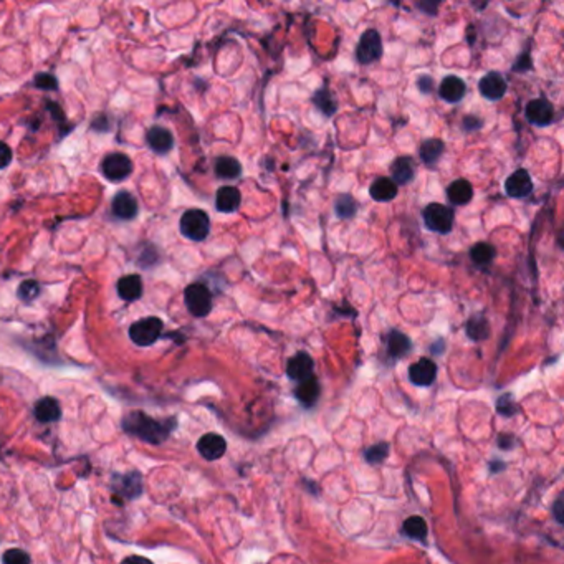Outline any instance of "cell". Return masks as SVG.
<instances>
[{
  "label": "cell",
  "instance_id": "cell-1",
  "mask_svg": "<svg viewBox=\"0 0 564 564\" xmlns=\"http://www.w3.org/2000/svg\"><path fill=\"white\" fill-rule=\"evenodd\" d=\"M174 425H176V421L174 419L156 421L139 411L128 414V417H124L123 421V429L128 434L138 437V439L153 445L162 444L169 437V434H171Z\"/></svg>",
  "mask_w": 564,
  "mask_h": 564
},
{
  "label": "cell",
  "instance_id": "cell-2",
  "mask_svg": "<svg viewBox=\"0 0 564 564\" xmlns=\"http://www.w3.org/2000/svg\"><path fill=\"white\" fill-rule=\"evenodd\" d=\"M181 233L192 242H202L209 237L210 233V219L204 210L200 209H189L182 214L181 222Z\"/></svg>",
  "mask_w": 564,
  "mask_h": 564
},
{
  "label": "cell",
  "instance_id": "cell-3",
  "mask_svg": "<svg viewBox=\"0 0 564 564\" xmlns=\"http://www.w3.org/2000/svg\"><path fill=\"white\" fill-rule=\"evenodd\" d=\"M422 219H424L425 227L432 230V232L445 235L452 230L455 215L450 207L432 202L422 212Z\"/></svg>",
  "mask_w": 564,
  "mask_h": 564
},
{
  "label": "cell",
  "instance_id": "cell-4",
  "mask_svg": "<svg viewBox=\"0 0 564 564\" xmlns=\"http://www.w3.org/2000/svg\"><path fill=\"white\" fill-rule=\"evenodd\" d=\"M184 302L191 314L204 318L212 312V293L204 283H192L184 291Z\"/></svg>",
  "mask_w": 564,
  "mask_h": 564
},
{
  "label": "cell",
  "instance_id": "cell-5",
  "mask_svg": "<svg viewBox=\"0 0 564 564\" xmlns=\"http://www.w3.org/2000/svg\"><path fill=\"white\" fill-rule=\"evenodd\" d=\"M162 321L156 316L143 318L129 326V338L138 346H151L161 338Z\"/></svg>",
  "mask_w": 564,
  "mask_h": 564
},
{
  "label": "cell",
  "instance_id": "cell-6",
  "mask_svg": "<svg viewBox=\"0 0 564 564\" xmlns=\"http://www.w3.org/2000/svg\"><path fill=\"white\" fill-rule=\"evenodd\" d=\"M383 56V40L378 30L369 28L361 35L358 49H356V58L361 65H371Z\"/></svg>",
  "mask_w": 564,
  "mask_h": 564
},
{
  "label": "cell",
  "instance_id": "cell-7",
  "mask_svg": "<svg viewBox=\"0 0 564 564\" xmlns=\"http://www.w3.org/2000/svg\"><path fill=\"white\" fill-rule=\"evenodd\" d=\"M103 176L111 182L124 181L133 172V162L123 153H111L101 162Z\"/></svg>",
  "mask_w": 564,
  "mask_h": 564
},
{
  "label": "cell",
  "instance_id": "cell-8",
  "mask_svg": "<svg viewBox=\"0 0 564 564\" xmlns=\"http://www.w3.org/2000/svg\"><path fill=\"white\" fill-rule=\"evenodd\" d=\"M525 116L530 124L544 128V126H549L554 121V110L548 100L537 98V100H531L526 105Z\"/></svg>",
  "mask_w": 564,
  "mask_h": 564
},
{
  "label": "cell",
  "instance_id": "cell-9",
  "mask_svg": "<svg viewBox=\"0 0 564 564\" xmlns=\"http://www.w3.org/2000/svg\"><path fill=\"white\" fill-rule=\"evenodd\" d=\"M506 90H508V83H506L505 77L500 72H488L478 82V91H480V95L490 101L501 100L505 96Z\"/></svg>",
  "mask_w": 564,
  "mask_h": 564
},
{
  "label": "cell",
  "instance_id": "cell-10",
  "mask_svg": "<svg viewBox=\"0 0 564 564\" xmlns=\"http://www.w3.org/2000/svg\"><path fill=\"white\" fill-rule=\"evenodd\" d=\"M533 181L526 169H518L505 181V192L511 199H525L533 192Z\"/></svg>",
  "mask_w": 564,
  "mask_h": 564
},
{
  "label": "cell",
  "instance_id": "cell-11",
  "mask_svg": "<svg viewBox=\"0 0 564 564\" xmlns=\"http://www.w3.org/2000/svg\"><path fill=\"white\" fill-rule=\"evenodd\" d=\"M437 378V364L429 358H422L409 368V379L416 385H430Z\"/></svg>",
  "mask_w": 564,
  "mask_h": 564
},
{
  "label": "cell",
  "instance_id": "cell-12",
  "mask_svg": "<svg viewBox=\"0 0 564 564\" xmlns=\"http://www.w3.org/2000/svg\"><path fill=\"white\" fill-rule=\"evenodd\" d=\"M465 95H467V83L462 78L449 75L442 79L439 86V96L442 100L447 103H459L463 100Z\"/></svg>",
  "mask_w": 564,
  "mask_h": 564
},
{
  "label": "cell",
  "instance_id": "cell-13",
  "mask_svg": "<svg viewBox=\"0 0 564 564\" xmlns=\"http://www.w3.org/2000/svg\"><path fill=\"white\" fill-rule=\"evenodd\" d=\"M197 450L205 460H219L227 450V442L219 434H205L197 442Z\"/></svg>",
  "mask_w": 564,
  "mask_h": 564
},
{
  "label": "cell",
  "instance_id": "cell-14",
  "mask_svg": "<svg viewBox=\"0 0 564 564\" xmlns=\"http://www.w3.org/2000/svg\"><path fill=\"white\" fill-rule=\"evenodd\" d=\"M111 209L117 219L131 220L138 215V200L134 199V196L131 192L121 191L113 199Z\"/></svg>",
  "mask_w": 564,
  "mask_h": 564
},
{
  "label": "cell",
  "instance_id": "cell-15",
  "mask_svg": "<svg viewBox=\"0 0 564 564\" xmlns=\"http://www.w3.org/2000/svg\"><path fill=\"white\" fill-rule=\"evenodd\" d=\"M241 204H242V194L241 191L233 186L220 187L217 194H215V207H217L219 212L224 214L237 212Z\"/></svg>",
  "mask_w": 564,
  "mask_h": 564
},
{
  "label": "cell",
  "instance_id": "cell-16",
  "mask_svg": "<svg viewBox=\"0 0 564 564\" xmlns=\"http://www.w3.org/2000/svg\"><path fill=\"white\" fill-rule=\"evenodd\" d=\"M146 141H148L149 148L158 154H166L174 148V136L169 129L162 128V126H153L149 128L148 134H146Z\"/></svg>",
  "mask_w": 564,
  "mask_h": 564
},
{
  "label": "cell",
  "instance_id": "cell-17",
  "mask_svg": "<svg viewBox=\"0 0 564 564\" xmlns=\"http://www.w3.org/2000/svg\"><path fill=\"white\" fill-rule=\"evenodd\" d=\"M313 359L309 358V354L307 352H298V354H295L293 358L288 361V364H286V374L290 376L291 379L295 380H302L312 378L313 374Z\"/></svg>",
  "mask_w": 564,
  "mask_h": 564
},
{
  "label": "cell",
  "instance_id": "cell-18",
  "mask_svg": "<svg viewBox=\"0 0 564 564\" xmlns=\"http://www.w3.org/2000/svg\"><path fill=\"white\" fill-rule=\"evenodd\" d=\"M35 417L41 424H50V422H56L62 417V409L60 404L53 397H44L35 404Z\"/></svg>",
  "mask_w": 564,
  "mask_h": 564
},
{
  "label": "cell",
  "instance_id": "cell-19",
  "mask_svg": "<svg viewBox=\"0 0 564 564\" xmlns=\"http://www.w3.org/2000/svg\"><path fill=\"white\" fill-rule=\"evenodd\" d=\"M369 194L376 202H391L399 194V187L391 177H378L369 187Z\"/></svg>",
  "mask_w": 564,
  "mask_h": 564
},
{
  "label": "cell",
  "instance_id": "cell-20",
  "mask_svg": "<svg viewBox=\"0 0 564 564\" xmlns=\"http://www.w3.org/2000/svg\"><path fill=\"white\" fill-rule=\"evenodd\" d=\"M117 480L113 482V490L126 498H136L143 492V485H141V475L136 472H131L128 475H117Z\"/></svg>",
  "mask_w": 564,
  "mask_h": 564
},
{
  "label": "cell",
  "instance_id": "cell-21",
  "mask_svg": "<svg viewBox=\"0 0 564 564\" xmlns=\"http://www.w3.org/2000/svg\"><path fill=\"white\" fill-rule=\"evenodd\" d=\"M391 179L396 182V186H406L414 181L416 177V166L411 158H397L391 166Z\"/></svg>",
  "mask_w": 564,
  "mask_h": 564
},
{
  "label": "cell",
  "instance_id": "cell-22",
  "mask_svg": "<svg viewBox=\"0 0 564 564\" xmlns=\"http://www.w3.org/2000/svg\"><path fill=\"white\" fill-rule=\"evenodd\" d=\"M117 295L124 300V302H134L143 295V281H141L139 275H126L117 281Z\"/></svg>",
  "mask_w": 564,
  "mask_h": 564
},
{
  "label": "cell",
  "instance_id": "cell-23",
  "mask_svg": "<svg viewBox=\"0 0 564 564\" xmlns=\"http://www.w3.org/2000/svg\"><path fill=\"white\" fill-rule=\"evenodd\" d=\"M447 197L454 205H467L473 199V187L467 179H457L447 187Z\"/></svg>",
  "mask_w": 564,
  "mask_h": 564
},
{
  "label": "cell",
  "instance_id": "cell-24",
  "mask_svg": "<svg viewBox=\"0 0 564 564\" xmlns=\"http://www.w3.org/2000/svg\"><path fill=\"white\" fill-rule=\"evenodd\" d=\"M215 174H217V177L220 179H237V177H241L242 174V164L237 161L235 158H230V156H222L219 158L217 161H215Z\"/></svg>",
  "mask_w": 564,
  "mask_h": 564
},
{
  "label": "cell",
  "instance_id": "cell-25",
  "mask_svg": "<svg viewBox=\"0 0 564 564\" xmlns=\"http://www.w3.org/2000/svg\"><path fill=\"white\" fill-rule=\"evenodd\" d=\"M295 396L300 402L303 404V406H313V404L316 402L319 397V383L313 378V376L312 378L302 380L298 387H296Z\"/></svg>",
  "mask_w": 564,
  "mask_h": 564
},
{
  "label": "cell",
  "instance_id": "cell-26",
  "mask_svg": "<svg viewBox=\"0 0 564 564\" xmlns=\"http://www.w3.org/2000/svg\"><path fill=\"white\" fill-rule=\"evenodd\" d=\"M412 342L409 340V336L404 335L401 331H391L387 338V352L391 358H402L404 354H407L411 351Z\"/></svg>",
  "mask_w": 564,
  "mask_h": 564
},
{
  "label": "cell",
  "instance_id": "cell-27",
  "mask_svg": "<svg viewBox=\"0 0 564 564\" xmlns=\"http://www.w3.org/2000/svg\"><path fill=\"white\" fill-rule=\"evenodd\" d=\"M445 151V144L442 143L440 139H427L422 143L421 149H419V154H421V159L422 162L427 164V166H432V164H435L439 159L442 158V154Z\"/></svg>",
  "mask_w": 564,
  "mask_h": 564
},
{
  "label": "cell",
  "instance_id": "cell-28",
  "mask_svg": "<svg viewBox=\"0 0 564 564\" xmlns=\"http://www.w3.org/2000/svg\"><path fill=\"white\" fill-rule=\"evenodd\" d=\"M495 257H496L495 247L488 242H478L470 248V258H472V262L478 267L490 265V263L495 260Z\"/></svg>",
  "mask_w": 564,
  "mask_h": 564
},
{
  "label": "cell",
  "instance_id": "cell-29",
  "mask_svg": "<svg viewBox=\"0 0 564 564\" xmlns=\"http://www.w3.org/2000/svg\"><path fill=\"white\" fill-rule=\"evenodd\" d=\"M467 336L473 341H483L490 336V323L485 316H473L467 321Z\"/></svg>",
  "mask_w": 564,
  "mask_h": 564
},
{
  "label": "cell",
  "instance_id": "cell-30",
  "mask_svg": "<svg viewBox=\"0 0 564 564\" xmlns=\"http://www.w3.org/2000/svg\"><path fill=\"white\" fill-rule=\"evenodd\" d=\"M402 530L409 538L425 539L427 537V523L424 518H421V516H411V518H407L404 521Z\"/></svg>",
  "mask_w": 564,
  "mask_h": 564
},
{
  "label": "cell",
  "instance_id": "cell-31",
  "mask_svg": "<svg viewBox=\"0 0 564 564\" xmlns=\"http://www.w3.org/2000/svg\"><path fill=\"white\" fill-rule=\"evenodd\" d=\"M335 212L340 219H352L358 212V204L351 196L341 194L335 202Z\"/></svg>",
  "mask_w": 564,
  "mask_h": 564
},
{
  "label": "cell",
  "instance_id": "cell-32",
  "mask_svg": "<svg viewBox=\"0 0 564 564\" xmlns=\"http://www.w3.org/2000/svg\"><path fill=\"white\" fill-rule=\"evenodd\" d=\"M313 103L316 105L318 110L326 116H331L333 113L336 111L335 98L331 96V93L328 90H319L316 95L313 96Z\"/></svg>",
  "mask_w": 564,
  "mask_h": 564
},
{
  "label": "cell",
  "instance_id": "cell-33",
  "mask_svg": "<svg viewBox=\"0 0 564 564\" xmlns=\"http://www.w3.org/2000/svg\"><path fill=\"white\" fill-rule=\"evenodd\" d=\"M39 295H40V285L37 283L35 280H27L18 286V298H20L22 302L25 303L34 302Z\"/></svg>",
  "mask_w": 564,
  "mask_h": 564
},
{
  "label": "cell",
  "instance_id": "cell-34",
  "mask_svg": "<svg viewBox=\"0 0 564 564\" xmlns=\"http://www.w3.org/2000/svg\"><path fill=\"white\" fill-rule=\"evenodd\" d=\"M389 455V445L387 444H376L373 447H369L364 452V459L368 460L369 463H380L387 459Z\"/></svg>",
  "mask_w": 564,
  "mask_h": 564
},
{
  "label": "cell",
  "instance_id": "cell-35",
  "mask_svg": "<svg viewBox=\"0 0 564 564\" xmlns=\"http://www.w3.org/2000/svg\"><path fill=\"white\" fill-rule=\"evenodd\" d=\"M4 564H30V556L23 549L12 548L4 553Z\"/></svg>",
  "mask_w": 564,
  "mask_h": 564
},
{
  "label": "cell",
  "instance_id": "cell-36",
  "mask_svg": "<svg viewBox=\"0 0 564 564\" xmlns=\"http://www.w3.org/2000/svg\"><path fill=\"white\" fill-rule=\"evenodd\" d=\"M496 411L503 414V416H513L516 412V407L513 404V397L510 396V394H506V396H503L498 399L496 402Z\"/></svg>",
  "mask_w": 564,
  "mask_h": 564
},
{
  "label": "cell",
  "instance_id": "cell-37",
  "mask_svg": "<svg viewBox=\"0 0 564 564\" xmlns=\"http://www.w3.org/2000/svg\"><path fill=\"white\" fill-rule=\"evenodd\" d=\"M35 86L41 88V90H55V88L58 86V83H56V78L53 75L41 73L35 77Z\"/></svg>",
  "mask_w": 564,
  "mask_h": 564
},
{
  "label": "cell",
  "instance_id": "cell-38",
  "mask_svg": "<svg viewBox=\"0 0 564 564\" xmlns=\"http://www.w3.org/2000/svg\"><path fill=\"white\" fill-rule=\"evenodd\" d=\"M483 126V121L478 116H465L463 117V129L472 133V131H478Z\"/></svg>",
  "mask_w": 564,
  "mask_h": 564
},
{
  "label": "cell",
  "instance_id": "cell-39",
  "mask_svg": "<svg viewBox=\"0 0 564 564\" xmlns=\"http://www.w3.org/2000/svg\"><path fill=\"white\" fill-rule=\"evenodd\" d=\"M12 162V149L0 141V169L7 167Z\"/></svg>",
  "mask_w": 564,
  "mask_h": 564
},
{
  "label": "cell",
  "instance_id": "cell-40",
  "mask_svg": "<svg viewBox=\"0 0 564 564\" xmlns=\"http://www.w3.org/2000/svg\"><path fill=\"white\" fill-rule=\"evenodd\" d=\"M417 86H419V90L424 93V95H429L432 88H434V79H432V77H429V75H422L419 82H417Z\"/></svg>",
  "mask_w": 564,
  "mask_h": 564
},
{
  "label": "cell",
  "instance_id": "cell-41",
  "mask_svg": "<svg viewBox=\"0 0 564 564\" xmlns=\"http://www.w3.org/2000/svg\"><path fill=\"white\" fill-rule=\"evenodd\" d=\"M121 564H153V563L143 556H129V558H126Z\"/></svg>",
  "mask_w": 564,
  "mask_h": 564
},
{
  "label": "cell",
  "instance_id": "cell-42",
  "mask_svg": "<svg viewBox=\"0 0 564 564\" xmlns=\"http://www.w3.org/2000/svg\"><path fill=\"white\" fill-rule=\"evenodd\" d=\"M554 515H556L559 523H563L564 518H563V500L561 498H559V500L556 501V505H554Z\"/></svg>",
  "mask_w": 564,
  "mask_h": 564
}]
</instances>
